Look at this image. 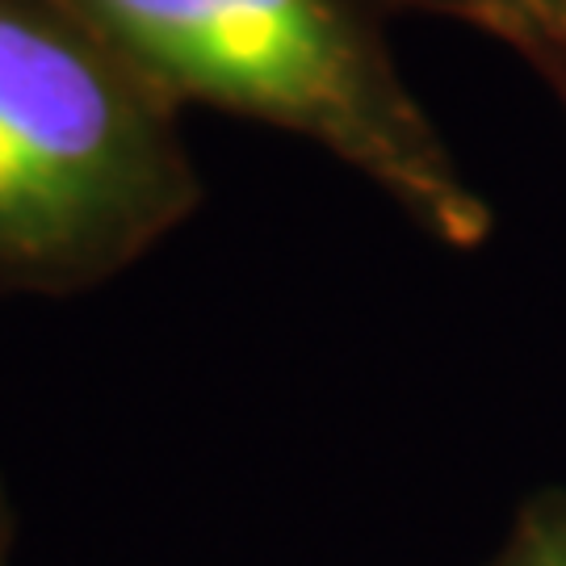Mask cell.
<instances>
[{
	"label": "cell",
	"mask_w": 566,
	"mask_h": 566,
	"mask_svg": "<svg viewBox=\"0 0 566 566\" xmlns=\"http://www.w3.org/2000/svg\"><path fill=\"white\" fill-rule=\"evenodd\" d=\"M168 102L273 126L378 185L424 235L470 252L491 206L407 88L382 0H67Z\"/></svg>",
	"instance_id": "obj_1"
},
{
	"label": "cell",
	"mask_w": 566,
	"mask_h": 566,
	"mask_svg": "<svg viewBox=\"0 0 566 566\" xmlns=\"http://www.w3.org/2000/svg\"><path fill=\"white\" fill-rule=\"evenodd\" d=\"M198 210L181 105L67 0H0V290L88 294Z\"/></svg>",
	"instance_id": "obj_2"
},
{
	"label": "cell",
	"mask_w": 566,
	"mask_h": 566,
	"mask_svg": "<svg viewBox=\"0 0 566 566\" xmlns=\"http://www.w3.org/2000/svg\"><path fill=\"white\" fill-rule=\"evenodd\" d=\"M386 13H432L465 21L512 46L521 60L546 76L566 67V0H382Z\"/></svg>",
	"instance_id": "obj_3"
},
{
	"label": "cell",
	"mask_w": 566,
	"mask_h": 566,
	"mask_svg": "<svg viewBox=\"0 0 566 566\" xmlns=\"http://www.w3.org/2000/svg\"><path fill=\"white\" fill-rule=\"evenodd\" d=\"M486 566H566V486L533 491Z\"/></svg>",
	"instance_id": "obj_4"
},
{
	"label": "cell",
	"mask_w": 566,
	"mask_h": 566,
	"mask_svg": "<svg viewBox=\"0 0 566 566\" xmlns=\"http://www.w3.org/2000/svg\"><path fill=\"white\" fill-rule=\"evenodd\" d=\"M13 549H18V507L9 483L0 479V566H13Z\"/></svg>",
	"instance_id": "obj_5"
},
{
	"label": "cell",
	"mask_w": 566,
	"mask_h": 566,
	"mask_svg": "<svg viewBox=\"0 0 566 566\" xmlns=\"http://www.w3.org/2000/svg\"><path fill=\"white\" fill-rule=\"evenodd\" d=\"M542 81L549 84V93L558 97V105H563V114H566V67H549Z\"/></svg>",
	"instance_id": "obj_6"
}]
</instances>
